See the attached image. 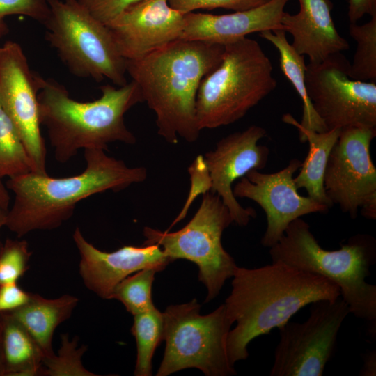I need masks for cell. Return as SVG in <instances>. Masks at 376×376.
Listing matches in <instances>:
<instances>
[{
  "instance_id": "obj_18",
  "label": "cell",
  "mask_w": 376,
  "mask_h": 376,
  "mask_svg": "<svg viewBox=\"0 0 376 376\" xmlns=\"http://www.w3.org/2000/svg\"><path fill=\"white\" fill-rule=\"evenodd\" d=\"M289 1L270 0L254 8L225 15L185 13L181 39L224 45L252 33L284 31L281 19Z\"/></svg>"
},
{
  "instance_id": "obj_20",
  "label": "cell",
  "mask_w": 376,
  "mask_h": 376,
  "mask_svg": "<svg viewBox=\"0 0 376 376\" xmlns=\"http://www.w3.org/2000/svg\"><path fill=\"white\" fill-rule=\"evenodd\" d=\"M78 302L79 299L72 295L47 299L31 292L25 305L9 313L32 336L41 349L45 360L55 355L52 347L54 331L70 318Z\"/></svg>"
},
{
  "instance_id": "obj_30",
  "label": "cell",
  "mask_w": 376,
  "mask_h": 376,
  "mask_svg": "<svg viewBox=\"0 0 376 376\" xmlns=\"http://www.w3.org/2000/svg\"><path fill=\"white\" fill-rule=\"evenodd\" d=\"M49 14L48 0H0V38L8 31L4 21L8 15L26 16L44 25Z\"/></svg>"
},
{
  "instance_id": "obj_36",
  "label": "cell",
  "mask_w": 376,
  "mask_h": 376,
  "mask_svg": "<svg viewBox=\"0 0 376 376\" xmlns=\"http://www.w3.org/2000/svg\"><path fill=\"white\" fill-rule=\"evenodd\" d=\"M363 364L359 371L361 376L376 375V350H370L363 356Z\"/></svg>"
},
{
  "instance_id": "obj_16",
  "label": "cell",
  "mask_w": 376,
  "mask_h": 376,
  "mask_svg": "<svg viewBox=\"0 0 376 376\" xmlns=\"http://www.w3.org/2000/svg\"><path fill=\"white\" fill-rule=\"evenodd\" d=\"M184 15L171 8L168 0H140L107 27L120 55L136 60L181 39Z\"/></svg>"
},
{
  "instance_id": "obj_15",
  "label": "cell",
  "mask_w": 376,
  "mask_h": 376,
  "mask_svg": "<svg viewBox=\"0 0 376 376\" xmlns=\"http://www.w3.org/2000/svg\"><path fill=\"white\" fill-rule=\"evenodd\" d=\"M266 136L263 127L253 125L222 138L214 150L203 156L210 179L209 191L220 197L233 222L240 226H246L256 213L252 207L244 208L237 202L233 192V184L249 171L266 166L269 148L258 144Z\"/></svg>"
},
{
  "instance_id": "obj_6",
  "label": "cell",
  "mask_w": 376,
  "mask_h": 376,
  "mask_svg": "<svg viewBox=\"0 0 376 376\" xmlns=\"http://www.w3.org/2000/svg\"><path fill=\"white\" fill-rule=\"evenodd\" d=\"M273 67L258 42L241 38L224 45L219 65L201 81L196 96L201 131L232 124L276 87Z\"/></svg>"
},
{
  "instance_id": "obj_2",
  "label": "cell",
  "mask_w": 376,
  "mask_h": 376,
  "mask_svg": "<svg viewBox=\"0 0 376 376\" xmlns=\"http://www.w3.org/2000/svg\"><path fill=\"white\" fill-rule=\"evenodd\" d=\"M224 45L180 39L136 60L126 72L156 115L157 133L171 144L199 137L196 102L202 79L221 63Z\"/></svg>"
},
{
  "instance_id": "obj_21",
  "label": "cell",
  "mask_w": 376,
  "mask_h": 376,
  "mask_svg": "<svg viewBox=\"0 0 376 376\" xmlns=\"http://www.w3.org/2000/svg\"><path fill=\"white\" fill-rule=\"evenodd\" d=\"M282 120L297 127L300 141H308L309 145L308 155L301 162L299 173L294 178L297 189H305L308 197L330 208L333 203L326 194L324 175L329 154L341 129L316 132L302 127L290 113L284 114Z\"/></svg>"
},
{
  "instance_id": "obj_3",
  "label": "cell",
  "mask_w": 376,
  "mask_h": 376,
  "mask_svg": "<svg viewBox=\"0 0 376 376\" xmlns=\"http://www.w3.org/2000/svg\"><path fill=\"white\" fill-rule=\"evenodd\" d=\"M84 158L85 169L74 176L56 178L31 171L9 178L6 186L15 198L5 226L18 238L57 228L82 200L107 190H123L147 177L144 167H129L103 150L85 149Z\"/></svg>"
},
{
  "instance_id": "obj_35",
  "label": "cell",
  "mask_w": 376,
  "mask_h": 376,
  "mask_svg": "<svg viewBox=\"0 0 376 376\" xmlns=\"http://www.w3.org/2000/svg\"><path fill=\"white\" fill-rule=\"evenodd\" d=\"M348 17L350 23H357L365 15H376V0H349Z\"/></svg>"
},
{
  "instance_id": "obj_1",
  "label": "cell",
  "mask_w": 376,
  "mask_h": 376,
  "mask_svg": "<svg viewBox=\"0 0 376 376\" xmlns=\"http://www.w3.org/2000/svg\"><path fill=\"white\" fill-rule=\"evenodd\" d=\"M232 278L224 304L228 318L236 322L226 340L233 366L248 357L247 346L254 338L283 325L306 305L340 297L339 288L329 280L281 262L237 267Z\"/></svg>"
},
{
  "instance_id": "obj_11",
  "label": "cell",
  "mask_w": 376,
  "mask_h": 376,
  "mask_svg": "<svg viewBox=\"0 0 376 376\" xmlns=\"http://www.w3.org/2000/svg\"><path fill=\"white\" fill-rule=\"evenodd\" d=\"M349 67L340 53L306 65L308 95L327 130L376 127V84L350 78Z\"/></svg>"
},
{
  "instance_id": "obj_34",
  "label": "cell",
  "mask_w": 376,
  "mask_h": 376,
  "mask_svg": "<svg viewBox=\"0 0 376 376\" xmlns=\"http://www.w3.org/2000/svg\"><path fill=\"white\" fill-rule=\"evenodd\" d=\"M31 292L20 288L17 283L0 285V313L13 311L25 305Z\"/></svg>"
},
{
  "instance_id": "obj_25",
  "label": "cell",
  "mask_w": 376,
  "mask_h": 376,
  "mask_svg": "<svg viewBox=\"0 0 376 376\" xmlns=\"http://www.w3.org/2000/svg\"><path fill=\"white\" fill-rule=\"evenodd\" d=\"M350 36L357 42V49L352 64L350 78L361 81H376V15L368 22L359 25L350 23Z\"/></svg>"
},
{
  "instance_id": "obj_9",
  "label": "cell",
  "mask_w": 376,
  "mask_h": 376,
  "mask_svg": "<svg viewBox=\"0 0 376 376\" xmlns=\"http://www.w3.org/2000/svg\"><path fill=\"white\" fill-rule=\"evenodd\" d=\"M233 222L220 197L210 191L203 194L201 205L183 228L169 233L145 227L143 244H157L172 261L186 259L198 267V279L207 288L205 301L219 293L237 267L221 243L224 230Z\"/></svg>"
},
{
  "instance_id": "obj_23",
  "label": "cell",
  "mask_w": 376,
  "mask_h": 376,
  "mask_svg": "<svg viewBox=\"0 0 376 376\" xmlns=\"http://www.w3.org/2000/svg\"><path fill=\"white\" fill-rule=\"evenodd\" d=\"M260 36L272 43L279 54V65L283 75L291 82L303 104L300 125L316 132L328 131L323 120L315 111L308 95L305 75L306 65L304 55L299 54L289 43L283 30H267L259 33Z\"/></svg>"
},
{
  "instance_id": "obj_38",
  "label": "cell",
  "mask_w": 376,
  "mask_h": 376,
  "mask_svg": "<svg viewBox=\"0 0 376 376\" xmlns=\"http://www.w3.org/2000/svg\"><path fill=\"white\" fill-rule=\"evenodd\" d=\"M2 330V314L0 313V376H4V358L3 351Z\"/></svg>"
},
{
  "instance_id": "obj_4",
  "label": "cell",
  "mask_w": 376,
  "mask_h": 376,
  "mask_svg": "<svg viewBox=\"0 0 376 376\" xmlns=\"http://www.w3.org/2000/svg\"><path fill=\"white\" fill-rule=\"evenodd\" d=\"M100 98L92 102L72 99L65 87L52 79H42L38 93L40 125L45 127L57 162L65 163L80 149L107 150L108 144H134L125 113L143 98L132 81L118 88L106 84Z\"/></svg>"
},
{
  "instance_id": "obj_32",
  "label": "cell",
  "mask_w": 376,
  "mask_h": 376,
  "mask_svg": "<svg viewBox=\"0 0 376 376\" xmlns=\"http://www.w3.org/2000/svg\"><path fill=\"white\" fill-rule=\"evenodd\" d=\"M189 172L190 173L191 182L190 194L185 207L178 217L174 220L171 226L185 217L187 211L191 205L193 199L194 200V198L198 194H204L210 189V179L203 156L198 155L195 159L191 166L189 168Z\"/></svg>"
},
{
  "instance_id": "obj_5",
  "label": "cell",
  "mask_w": 376,
  "mask_h": 376,
  "mask_svg": "<svg viewBox=\"0 0 376 376\" xmlns=\"http://www.w3.org/2000/svg\"><path fill=\"white\" fill-rule=\"evenodd\" d=\"M272 262H281L320 275L335 283L350 313L369 323L376 334V285L366 281L376 260L375 242L368 235H357L337 250L321 247L301 217L291 221L280 240L269 248Z\"/></svg>"
},
{
  "instance_id": "obj_8",
  "label": "cell",
  "mask_w": 376,
  "mask_h": 376,
  "mask_svg": "<svg viewBox=\"0 0 376 376\" xmlns=\"http://www.w3.org/2000/svg\"><path fill=\"white\" fill-rule=\"evenodd\" d=\"M194 299L168 306L163 313L165 351L157 376H167L195 368L207 376L236 374L229 362L226 340L233 323L224 304L213 312L201 315Z\"/></svg>"
},
{
  "instance_id": "obj_24",
  "label": "cell",
  "mask_w": 376,
  "mask_h": 376,
  "mask_svg": "<svg viewBox=\"0 0 376 376\" xmlns=\"http://www.w3.org/2000/svg\"><path fill=\"white\" fill-rule=\"evenodd\" d=\"M134 316L131 332L136 343V376L152 375V359L163 340V313L155 307Z\"/></svg>"
},
{
  "instance_id": "obj_7",
  "label": "cell",
  "mask_w": 376,
  "mask_h": 376,
  "mask_svg": "<svg viewBox=\"0 0 376 376\" xmlns=\"http://www.w3.org/2000/svg\"><path fill=\"white\" fill-rule=\"evenodd\" d=\"M50 14L44 26L45 37L75 76L100 82L104 78L125 85L126 59L111 34L77 0H48Z\"/></svg>"
},
{
  "instance_id": "obj_28",
  "label": "cell",
  "mask_w": 376,
  "mask_h": 376,
  "mask_svg": "<svg viewBox=\"0 0 376 376\" xmlns=\"http://www.w3.org/2000/svg\"><path fill=\"white\" fill-rule=\"evenodd\" d=\"M77 337L70 340L68 335H61V346L56 354L43 361L42 375L47 376H97L82 364L81 358L87 350L83 345L77 347Z\"/></svg>"
},
{
  "instance_id": "obj_37",
  "label": "cell",
  "mask_w": 376,
  "mask_h": 376,
  "mask_svg": "<svg viewBox=\"0 0 376 376\" xmlns=\"http://www.w3.org/2000/svg\"><path fill=\"white\" fill-rule=\"evenodd\" d=\"M10 198L8 189L6 186L3 184L1 179L0 178V209L5 210H8Z\"/></svg>"
},
{
  "instance_id": "obj_14",
  "label": "cell",
  "mask_w": 376,
  "mask_h": 376,
  "mask_svg": "<svg viewBox=\"0 0 376 376\" xmlns=\"http://www.w3.org/2000/svg\"><path fill=\"white\" fill-rule=\"evenodd\" d=\"M301 162L291 159L283 169L272 173L251 170L235 185V197L247 198L264 210L267 228L261 244L272 247L282 237L289 224L305 214L327 212L329 207L297 192L293 174Z\"/></svg>"
},
{
  "instance_id": "obj_12",
  "label": "cell",
  "mask_w": 376,
  "mask_h": 376,
  "mask_svg": "<svg viewBox=\"0 0 376 376\" xmlns=\"http://www.w3.org/2000/svg\"><path fill=\"white\" fill-rule=\"evenodd\" d=\"M375 135L376 127L343 128L328 158L326 194L353 219L359 208L366 218H376V169L370 152Z\"/></svg>"
},
{
  "instance_id": "obj_26",
  "label": "cell",
  "mask_w": 376,
  "mask_h": 376,
  "mask_svg": "<svg viewBox=\"0 0 376 376\" xmlns=\"http://www.w3.org/2000/svg\"><path fill=\"white\" fill-rule=\"evenodd\" d=\"M32 171L31 159L19 134L0 104V178Z\"/></svg>"
},
{
  "instance_id": "obj_13",
  "label": "cell",
  "mask_w": 376,
  "mask_h": 376,
  "mask_svg": "<svg viewBox=\"0 0 376 376\" xmlns=\"http://www.w3.org/2000/svg\"><path fill=\"white\" fill-rule=\"evenodd\" d=\"M42 79L31 70L18 43L7 41L0 47V104L19 134L32 172L47 175V150L40 132L38 100Z\"/></svg>"
},
{
  "instance_id": "obj_27",
  "label": "cell",
  "mask_w": 376,
  "mask_h": 376,
  "mask_svg": "<svg viewBox=\"0 0 376 376\" xmlns=\"http://www.w3.org/2000/svg\"><path fill=\"white\" fill-rule=\"evenodd\" d=\"M157 272L147 268L129 275L116 285L109 299L120 301L132 315L154 308L152 285Z\"/></svg>"
},
{
  "instance_id": "obj_39",
  "label": "cell",
  "mask_w": 376,
  "mask_h": 376,
  "mask_svg": "<svg viewBox=\"0 0 376 376\" xmlns=\"http://www.w3.org/2000/svg\"><path fill=\"white\" fill-rule=\"evenodd\" d=\"M8 210L0 209V230L2 227L5 226L6 220V213ZM3 246V244L0 241V253Z\"/></svg>"
},
{
  "instance_id": "obj_33",
  "label": "cell",
  "mask_w": 376,
  "mask_h": 376,
  "mask_svg": "<svg viewBox=\"0 0 376 376\" xmlns=\"http://www.w3.org/2000/svg\"><path fill=\"white\" fill-rule=\"evenodd\" d=\"M106 26L130 5L140 0H77Z\"/></svg>"
},
{
  "instance_id": "obj_10",
  "label": "cell",
  "mask_w": 376,
  "mask_h": 376,
  "mask_svg": "<svg viewBox=\"0 0 376 376\" xmlns=\"http://www.w3.org/2000/svg\"><path fill=\"white\" fill-rule=\"evenodd\" d=\"M350 313L339 297L311 304L310 315L301 323L287 322L279 327L271 376H322L334 354L340 328Z\"/></svg>"
},
{
  "instance_id": "obj_19",
  "label": "cell",
  "mask_w": 376,
  "mask_h": 376,
  "mask_svg": "<svg viewBox=\"0 0 376 376\" xmlns=\"http://www.w3.org/2000/svg\"><path fill=\"white\" fill-rule=\"evenodd\" d=\"M297 14L284 12L281 24L292 36V46L307 55L309 63H319L329 56L349 49L347 41L337 31L330 0H298Z\"/></svg>"
},
{
  "instance_id": "obj_31",
  "label": "cell",
  "mask_w": 376,
  "mask_h": 376,
  "mask_svg": "<svg viewBox=\"0 0 376 376\" xmlns=\"http://www.w3.org/2000/svg\"><path fill=\"white\" fill-rule=\"evenodd\" d=\"M270 0H168L170 6L185 14L198 9L224 8L235 12L261 6Z\"/></svg>"
},
{
  "instance_id": "obj_22",
  "label": "cell",
  "mask_w": 376,
  "mask_h": 376,
  "mask_svg": "<svg viewBox=\"0 0 376 376\" xmlns=\"http://www.w3.org/2000/svg\"><path fill=\"white\" fill-rule=\"evenodd\" d=\"M1 313L4 376L42 375L44 355L39 345L9 312Z\"/></svg>"
},
{
  "instance_id": "obj_17",
  "label": "cell",
  "mask_w": 376,
  "mask_h": 376,
  "mask_svg": "<svg viewBox=\"0 0 376 376\" xmlns=\"http://www.w3.org/2000/svg\"><path fill=\"white\" fill-rule=\"evenodd\" d=\"M72 237L80 256L79 269L84 284L104 299H109L116 285L129 275L147 268L160 272L173 262L157 244L125 245L106 252L88 242L79 227Z\"/></svg>"
},
{
  "instance_id": "obj_29",
  "label": "cell",
  "mask_w": 376,
  "mask_h": 376,
  "mask_svg": "<svg viewBox=\"0 0 376 376\" xmlns=\"http://www.w3.org/2000/svg\"><path fill=\"white\" fill-rule=\"evenodd\" d=\"M31 254L26 240L7 238L0 253V285L17 283L29 269Z\"/></svg>"
}]
</instances>
